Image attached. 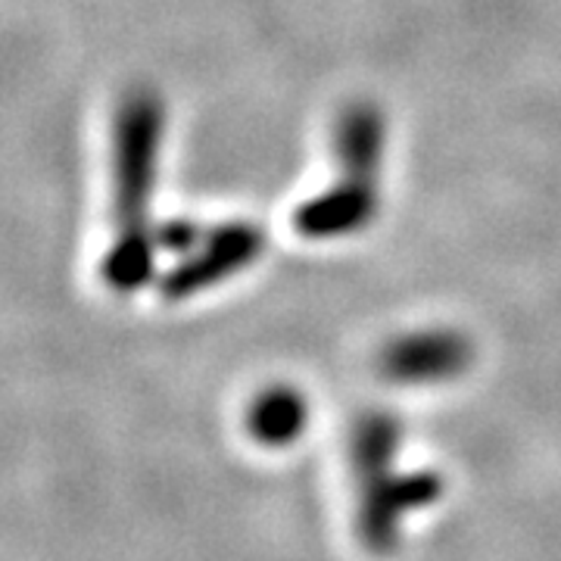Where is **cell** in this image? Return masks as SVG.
Segmentation results:
<instances>
[{
  "label": "cell",
  "instance_id": "cell-1",
  "mask_svg": "<svg viewBox=\"0 0 561 561\" xmlns=\"http://www.w3.org/2000/svg\"><path fill=\"white\" fill-rule=\"evenodd\" d=\"M353 483L356 534L371 556H393L405 534V522L440 502L446 490L437 471H402L397 459L353 471Z\"/></svg>",
  "mask_w": 561,
  "mask_h": 561
},
{
  "label": "cell",
  "instance_id": "cell-2",
  "mask_svg": "<svg viewBox=\"0 0 561 561\" xmlns=\"http://www.w3.org/2000/svg\"><path fill=\"white\" fill-rule=\"evenodd\" d=\"M162 119V103L153 91H135L122 101L113 131V191L119 231L150 228L147 206L157 181Z\"/></svg>",
  "mask_w": 561,
  "mask_h": 561
},
{
  "label": "cell",
  "instance_id": "cell-3",
  "mask_svg": "<svg viewBox=\"0 0 561 561\" xmlns=\"http://www.w3.org/2000/svg\"><path fill=\"white\" fill-rule=\"evenodd\" d=\"M262 247H265V234L253 221H225L216 228H206L201 247L162 278V297L187 300L206 287L238 275L260 256Z\"/></svg>",
  "mask_w": 561,
  "mask_h": 561
},
{
  "label": "cell",
  "instance_id": "cell-4",
  "mask_svg": "<svg viewBox=\"0 0 561 561\" xmlns=\"http://www.w3.org/2000/svg\"><path fill=\"white\" fill-rule=\"evenodd\" d=\"M471 365V343L459 331H415L383 346L378 368L393 383H440L459 378Z\"/></svg>",
  "mask_w": 561,
  "mask_h": 561
},
{
  "label": "cell",
  "instance_id": "cell-5",
  "mask_svg": "<svg viewBox=\"0 0 561 561\" xmlns=\"http://www.w3.org/2000/svg\"><path fill=\"white\" fill-rule=\"evenodd\" d=\"M375 213H378V184L343 179L331 191L300 203L294 213V228L309 241H324V238L359 231L375 219Z\"/></svg>",
  "mask_w": 561,
  "mask_h": 561
},
{
  "label": "cell",
  "instance_id": "cell-6",
  "mask_svg": "<svg viewBox=\"0 0 561 561\" xmlns=\"http://www.w3.org/2000/svg\"><path fill=\"white\" fill-rule=\"evenodd\" d=\"M247 434L265 449H287L300 440L309 424V402L287 383H272L247 405Z\"/></svg>",
  "mask_w": 561,
  "mask_h": 561
},
{
  "label": "cell",
  "instance_id": "cell-7",
  "mask_svg": "<svg viewBox=\"0 0 561 561\" xmlns=\"http://www.w3.org/2000/svg\"><path fill=\"white\" fill-rule=\"evenodd\" d=\"M337 162L343 169V179L375 181L378 184V169H381L383 153V116L371 103H356L350 106L337 122Z\"/></svg>",
  "mask_w": 561,
  "mask_h": 561
},
{
  "label": "cell",
  "instance_id": "cell-8",
  "mask_svg": "<svg viewBox=\"0 0 561 561\" xmlns=\"http://www.w3.org/2000/svg\"><path fill=\"white\" fill-rule=\"evenodd\" d=\"M157 228L144 231H116V241L110 243L106 256L101 262L103 280L116 294H135L147 280L153 278V262H157Z\"/></svg>",
  "mask_w": 561,
  "mask_h": 561
},
{
  "label": "cell",
  "instance_id": "cell-9",
  "mask_svg": "<svg viewBox=\"0 0 561 561\" xmlns=\"http://www.w3.org/2000/svg\"><path fill=\"white\" fill-rule=\"evenodd\" d=\"M206 238V228L194 225L191 219H169L157 228V243L160 250L179 253V256H191Z\"/></svg>",
  "mask_w": 561,
  "mask_h": 561
}]
</instances>
